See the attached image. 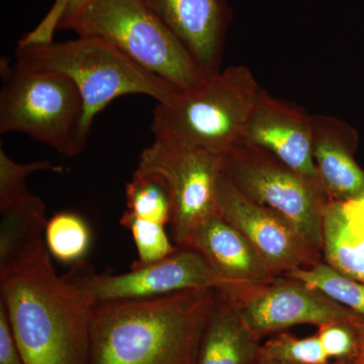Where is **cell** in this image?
I'll return each mask as SVG.
<instances>
[{
  "mask_svg": "<svg viewBox=\"0 0 364 364\" xmlns=\"http://www.w3.org/2000/svg\"><path fill=\"white\" fill-rule=\"evenodd\" d=\"M191 248L205 258L225 284H260L277 279L243 234L220 213L196 232Z\"/></svg>",
  "mask_w": 364,
  "mask_h": 364,
  "instance_id": "cell-15",
  "label": "cell"
},
{
  "mask_svg": "<svg viewBox=\"0 0 364 364\" xmlns=\"http://www.w3.org/2000/svg\"><path fill=\"white\" fill-rule=\"evenodd\" d=\"M0 304L26 364H88L93 306L47 246L0 273Z\"/></svg>",
  "mask_w": 364,
  "mask_h": 364,
  "instance_id": "cell-1",
  "label": "cell"
},
{
  "mask_svg": "<svg viewBox=\"0 0 364 364\" xmlns=\"http://www.w3.org/2000/svg\"><path fill=\"white\" fill-rule=\"evenodd\" d=\"M0 364H26L16 340L4 306L0 304Z\"/></svg>",
  "mask_w": 364,
  "mask_h": 364,
  "instance_id": "cell-27",
  "label": "cell"
},
{
  "mask_svg": "<svg viewBox=\"0 0 364 364\" xmlns=\"http://www.w3.org/2000/svg\"><path fill=\"white\" fill-rule=\"evenodd\" d=\"M262 90L247 66L208 74L171 102L157 104L151 130L155 136L222 155L241 140Z\"/></svg>",
  "mask_w": 364,
  "mask_h": 364,
  "instance_id": "cell-5",
  "label": "cell"
},
{
  "mask_svg": "<svg viewBox=\"0 0 364 364\" xmlns=\"http://www.w3.org/2000/svg\"><path fill=\"white\" fill-rule=\"evenodd\" d=\"M261 364H284V363H272V361L262 360V363H261ZM328 364H363V363H361L360 361L358 360V359H355V360L335 361V363H328Z\"/></svg>",
  "mask_w": 364,
  "mask_h": 364,
  "instance_id": "cell-30",
  "label": "cell"
},
{
  "mask_svg": "<svg viewBox=\"0 0 364 364\" xmlns=\"http://www.w3.org/2000/svg\"><path fill=\"white\" fill-rule=\"evenodd\" d=\"M219 289L260 340L294 326L318 328L333 323H353L361 316L289 277H277L267 284H228Z\"/></svg>",
  "mask_w": 364,
  "mask_h": 364,
  "instance_id": "cell-9",
  "label": "cell"
},
{
  "mask_svg": "<svg viewBox=\"0 0 364 364\" xmlns=\"http://www.w3.org/2000/svg\"><path fill=\"white\" fill-rule=\"evenodd\" d=\"M261 358L262 360L284 364L330 363L317 334L299 338L287 333H279L261 345Z\"/></svg>",
  "mask_w": 364,
  "mask_h": 364,
  "instance_id": "cell-22",
  "label": "cell"
},
{
  "mask_svg": "<svg viewBox=\"0 0 364 364\" xmlns=\"http://www.w3.org/2000/svg\"><path fill=\"white\" fill-rule=\"evenodd\" d=\"M284 277L301 280L332 301L364 316V284L337 272L325 261L293 270Z\"/></svg>",
  "mask_w": 364,
  "mask_h": 364,
  "instance_id": "cell-19",
  "label": "cell"
},
{
  "mask_svg": "<svg viewBox=\"0 0 364 364\" xmlns=\"http://www.w3.org/2000/svg\"><path fill=\"white\" fill-rule=\"evenodd\" d=\"M0 273L46 245L45 203L28 191L0 203Z\"/></svg>",
  "mask_w": 364,
  "mask_h": 364,
  "instance_id": "cell-17",
  "label": "cell"
},
{
  "mask_svg": "<svg viewBox=\"0 0 364 364\" xmlns=\"http://www.w3.org/2000/svg\"><path fill=\"white\" fill-rule=\"evenodd\" d=\"M221 157L223 173L242 195L280 215L322 254L323 220L330 198L321 182L299 176L267 151L243 140Z\"/></svg>",
  "mask_w": 364,
  "mask_h": 364,
  "instance_id": "cell-7",
  "label": "cell"
},
{
  "mask_svg": "<svg viewBox=\"0 0 364 364\" xmlns=\"http://www.w3.org/2000/svg\"><path fill=\"white\" fill-rule=\"evenodd\" d=\"M342 203L352 229L364 236V198Z\"/></svg>",
  "mask_w": 364,
  "mask_h": 364,
  "instance_id": "cell-28",
  "label": "cell"
},
{
  "mask_svg": "<svg viewBox=\"0 0 364 364\" xmlns=\"http://www.w3.org/2000/svg\"><path fill=\"white\" fill-rule=\"evenodd\" d=\"M38 171H53L61 173L63 167L51 164V162L38 161L18 163L14 161L0 148V198L13 196L18 191H25L26 181L31 174Z\"/></svg>",
  "mask_w": 364,
  "mask_h": 364,
  "instance_id": "cell-25",
  "label": "cell"
},
{
  "mask_svg": "<svg viewBox=\"0 0 364 364\" xmlns=\"http://www.w3.org/2000/svg\"><path fill=\"white\" fill-rule=\"evenodd\" d=\"M81 0H55L45 18L33 31L21 38L18 44L32 45L52 42L54 33L59 30L62 18Z\"/></svg>",
  "mask_w": 364,
  "mask_h": 364,
  "instance_id": "cell-26",
  "label": "cell"
},
{
  "mask_svg": "<svg viewBox=\"0 0 364 364\" xmlns=\"http://www.w3.org/2000/svg\"><path fill=\"white\" fill-rule=\"evenodd\" d=\"M16 64L63 74L75 83L85 107L82 133L86 139L95 117L116 98L142 95L154 98L157 104H166L181 91L111 43L95 37L78 36L66 42L18 44Z\"/></svg>",
  "mask_w": 364,
  "mask_h": 364,
  "instance_id": "cell-3",
  "label": "cell"
},
{
  "mask_svg": "<svg viewBox=\"0 0 364 364\" xmlns=\"http://www.w3.org/2000/svg\"><path fill=\"white\" fill-rule=\"evenodd\" d=\"M356 332H358L360 347H364V316H359L358 320L354 322Z\"/></svg>",
  "mask_w": 364,
  "mask_h": 364,
  "instance_id": "cell-29",
  "label": "cell"
},
{
  "mask_svg": "<svg viewBox=\"0 0 364 364\" xmlns=\"http://www.w3.org/2000/svg\"><path fill=\"white\" fill-rule=\"evenodd\" d=\"M217 289L93 306L88 364H195Z\"/></svg>",
  "mask_w": 364,
  "mask_h": 364,
  "instance_id": "cell-2",
  "label": "cell"
},
{
  "mask_svg": "<svg viewBox=\"0 0 364 364\" xmlns=\"http://www.w3.org/2000/svg\"><path fill=\"white\" fill-rule=\"evenodd\" d=\"M241 140L277 157L299 176L320 181L313 155V116L262 90Z\"/></svg>",
  "mask_w": 364,
  "mask_h": 364,
  "instance_id": "cell-12",
  "label": "cell"
},
{
  "mask_svg": "<svg viewBox=\"0 0 364 364\" xmlns=\"http://www.w3.org/2000/svg\"><path fill=\"white\" fill-rule=\"evenodd\" d=\"M358 145V133L348 124L313 116L314 161L330 200L344 203L364 198V171L354 157Z\"/></svg>",
  "mask_w": 364,
  "mask_h": 364,
  "instance_id": "cell-14",
  "label": "cell"
},
{
  "mask_svg": "<svg viewBox=\"0 0 364 364\" xmlns=\"http://www.w3.org/2000/svg\"><path fill=\"white\" fill-rule=\"evenodd\" d=\"M67 275L93 306L226 286L200 253L191 247H178L176 253L151 264L132 265L130 272L122 274H97L82 260Z\"/></svg>",
  "mask_w": 364,
  "mask_h": 364,
  "instance_id": "cell-10",
  "label": "cell"
},
{
  "mask_svg": "<svg viewBox=\"0 0 364 364\" xmlns=\"http://www.w3.org/2000/svg\"><path fill=\"white\" fill-rule=\"evenodd\" d=\"M121 225L130 230L136 244L138 260L132 265L151 264L178 250L176 245H172L165 225L139 219L128 212L122 215Z\"/></svg>",
  "mask_w": 364,
  "mask_h": 364,
  "instance_id": "cell-23",
  "label": "cell"
},
{
  "mask_svg": "<svg viewBox=\"0 0 364 364\" xmlns=\"http://www.w3.org/2000/svg\"><path fill=\"white\" fill-rule=\"evenodd\" d=\"M261 345L233 304L217 289L198 342L195 364H261Z\"/></svg>",
  "mask_w": 364,
  "mask_h": 364,
  "instance_id": "cell-16",
  "label": "cell"
},
{
  "mask_svg": "<svg viewBox=\"0 0 364 364\" xmlns=\"http://www.w3.org/2000/svg\"><path fill=\"white\" fill-rule=\"evenodd\" d=\"M126 212L158 224H170L171 205L164 183L156 176L134 172L126 184Z\"/></svg>",
  "mask_w": 364,
  "mask_h": 364,
  "instance_id": "cell-21",
  "label": "cell"
},
{
  "mask_svg": "<svg viewBox=\"0 0 364 364\" xmlns=\"http://www.w3.org/2000/svg\"><path fill=\"white\" fill-rule=\"evenodd\" d=\"M316 334L328 358H334L336 361L355 360L358 358L360 343L354 322L321 326Z\"/></svg>",
  "mask_w": 364,
  "mask_h": 364,
  "instance_id": "cell-24",
  "label": "cell"
},
{
  "mask_svg": "<svg viewBox=\"0 0 364 364\" xmlns=\"http://www.w3.org/2000/svg\"><path fill=\"white\" fill-rule=\"evenodd\" d=\"M358 360L360 361L361 363L364 364V347H360V352H359Z\"/></svg>",
  "mask_w": 364,
  "mask_h": 364,
  "instance_id": "cell-31",
  "label": "cell"
},
{
  "mask_svg": "<svg viewBox=\"0 0 364 364\" xmlns=\"http://www.w3.org/2000/svg\"><path fill=\"white\" fill-rule=\"evenodd\" d=\"M0 133H23L60 154L77 156L86 145L85 107L75 83L63 74L0 64Z\"/></svg>",
  "mask_w": 364,
  "mask_h": 364,
  "instance_id": "cell-6",
  "label": "cell"
},
{
  "mask_svg": "<svg viewBox=\"0 0 364 364\" xmlns=\"http://www.w3.org/2000/svg\"><path fill=\"white\" fill-rule=\"evenodd\" d=\"M219 213L238 229L275 277L313 267L323 255L280 215L242 195L223 173L219 188Z\"/></svg>",
  "mask_w": 364,
  "mask_h": 364,
  "instance_id": "cell-11",
  "label": "cell"
},
{
  "mask_svg": "<svg viewBox=\"0 0 364 364\" xmlns=\"http://www.w3.org/2000/svg\"><path fill=\"white\" fill-rule=\"evenodd\" d=\"M135 172L156 176L164 183L177 247H189L198 228L219 213L221 155L155 136L141 153Z\"/></svg>",
  "mask_w": 364,
  "mask_h": 364,
  "instance_id": "cell-8",
  "label": "cell"
},
{
  "mask_svg": "<svg viewBox=\"0 0 364 364\" xmlns=\"http://www.w3.org/2000/svg\"><path fill=\"white\" fill-rule=\"evenodd\" d=\"M322 254L328 265L364 284V236L352 229L338 200L325 207Z\"/></svg>",
  "mask_w": 364,
  "mask_h": 364,
  "instance_id": "cell-18",
  "label": "cell"
},
{
  "mask_svg": "<svg viewBox=\"0 0 364 364\" xmlns=\"http://www.w3.org/2000/svg\"><path fill=\"white\" fill-rule=\"evenodd\" d=\"M59 28L111 43L181 90L208 75L147 0H81L64 16Z\"/></svg>",
  "mask_w": 364,
  "mask_h": 364,
  "instance_id": "cell-4",
  "label": "cell"
},
{
  "mask_svg": "<svg viewBox=\"0 0 364 364\" xmlns=\"http://www.w3.org/2000/svg\"><path fill=\"white\" fill-rule=\"evenodd\" d=\"M207 74L220 71L230 21L226 0H147Z\"/></svg>",
  "mask_w": 364,
  "mask_h": 364,
  "instance_id": "cell-13",
  "label": "cell"
},
{
  "mask_svg": "<svg viewBox=\"0 0 364 364\" xmlns=\"http://www.w3.org/2000/svg\"><path fill=\"white\" fill-rule=\"evenodd\" d=\"M44 239L53 257L75 264L83 260L90 249V229L78 214L61 212L48 221Z\"/></svg>",
  "mask_w": 364,
  "mask_h": 364,
  "instance_id": "cell-20",
  "label": "cell"
}]
</instances>
